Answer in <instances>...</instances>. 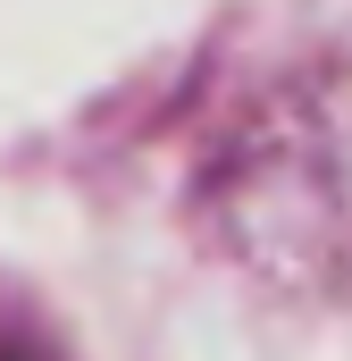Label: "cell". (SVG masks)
I'll return each mask as SVG.
<instances>
[{
    "mask_svg": "<svg viewBox=\"0 0 352 361\" xmlns=\"http://www.w3.org/2000/svg\"><path fill=\"white\" fill-rule=\"evenodd\" d=\"M0 361H34V353H8V345H0Z\"/></svg>",
    "mask_w": 352,
    "mask_h": 361,
    "instance_id": "obj_1",
    "label": "cell"
}]
</instances>
